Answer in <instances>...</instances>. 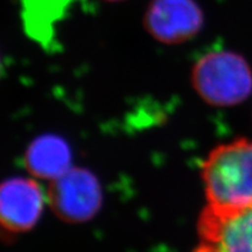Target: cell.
<instances>
[{"label":"cell","mask_w":252,"mask_h":252,"mask_svg":"<svg viewBox=\"0 0 252 252\" xmlns=\"http://www.w3.org/2000/svg\"><path fill=\"white\" fill-rule=\"evenodd\" d=\"M201 178L207 204L223 209L252 206V140L241 138L214 149Z\"/></svg>","instance_id":"obj_1"},{"label":"cell","mask_w":252,"mask_h":252,"mask_svg":"<svg viewBox=\"0 0 252 252\" xmlns=\"http://www.w3.org/2000/svg\"><path fill=\"white\" fill-rule=\"evenodd\" d=\"M191 84L208 104L232 106L252 93V69L243 56L232 50H213L195 62Z\"/></svg>","instance_id":"obj_2"},{"label":"cell","mask_w":252,"mask_h":252,"mask_svg":"<svg viewBox=\"0 0 252 252\" xmlns=\"http://www.w3.org/2000/svg\"><path fill=\"white\" fill-rule=\"evenodd\" d=\"M194 252H252V206L223 209L204 207L197 220Z\"/></svg>","instance_id":"obj_3"},{"label":"cell","mask_w":252,"mask_h":252,"mask_svg":"<svg viewBox=\"0 0 252 252\" xmlns=\"http://www.w3.org/2000/svg\"><path fill=\"white\" fill-rule=\"evenodd\" d=\"M48 198L60 219L68 223H83L98 213L103 193L99 181L90 171L70 168L50 182Z\"/></svg>","instance_id":"obj_4"},{"label":"cell","mask_w":252,"mask_h":252,"mask_svg":"<svg viewBox=\"0 0 252 252\" xmlns=\"http://www.w3.org/2000/svg\"><path fill=\"white\" fill-rule=\"evenodd\" d=\"M203 25V11L194 0H152L144 15L150 35L166 45L193 39Z\"/></svg>","instance_id":"obj_5"},{"label":"cell","mask_w":252,"mask_h":252,"mask_svg":"<svg viewBox=\"0 0 252 252\" xmlns=\"http://www.w3.org/2000/svg\"><path fill=\"white\" fill-rule=\"evenodd\" d=\"M45 204L36 181L12 178L0 184V228L9 234L31 230L40 220Z\"/></svg>","instance_id":"obj_6"},{"label":"cell","mask_w":252,"mask_h":252,"mask_svg":"<svg viewBox=\"0 0 252 252\" xmlns=\"http://www.w3.org/2000/svg\"><path fill=\"white\" fill-rule=\"evenodd\" d=\"M77 0H21V18L27 35L46 49L56 47V28Z\"/></svg>","instance_id":"obj_7"},{"label":"cell","mask_w":252,"mask_h":252,"mask_svg":"<svg viewBox=\"0 0 252 252\" xmlns=\"http://www.w3.org/2000/svg\"><path fill=\"white\" fill-rule=\"evenodd\" d=\"M25 162L31 174L53 181L71 168L70 147L59 135H41L28 146Z\"/></svg>","instance_id":"obj_8"},{"label":"cell","mask_w":252,"mask_h":252,"mask_svg":"<svg viewBox=\"0 0 252 252\" xmlns=\"http://www.w3.org/2000/svg\"><path fill=\"white\" fill-rule=\"evenodd\" d=\"M106 1H123V0H106Z\"/></svg>","instance_id":"obj_9"},{"label":"cell","mask_w":252,"mask_h":252,"mask_svg":"<svg viewBox=\"0 0 252 252\" xmlns=\"http://www.w3.org/2000/svg\"><path fill=\"white\" fill-rule=\"evenodd\" d=\"M0 65H1V63H0Z\"/></svg>","instance_id":"obj_10"}]
</instances>
